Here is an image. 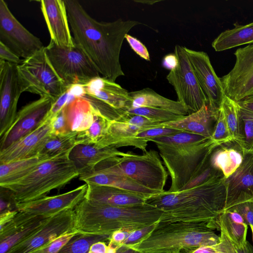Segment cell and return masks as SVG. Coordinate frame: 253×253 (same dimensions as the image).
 <instances>
[{"instance_id":"4fadbf2b","label":"cell","mask_w":253,"mask_h":253,"mask_svg":"<svg viewBox=\"0 0 253 253\" xmlns=\"http://www.w3.org/2000/svg\"><path fill=\"white\" fill-rule=\"evenodd\" d=\"M0 42L23 59L45 47L17 20L3 0H0Z\"/></svg>"},{"instance_id":"f907efd6","label":"cell","mask_w":253,"mask_h":253,"mask_svg":"<svg viewBox=\"0 0 253 253\" xmlns=\"http://www.w3.org/2000/svg\"><path fill=\"white\" fill-rule=\"evenodd\" d=\"M221 232V247L217 253H235L233 245L225 233Z\"/></svg>"},{"instance_id":"ee69618b","label":"cell","mask_w":253,"mask_h":253,"mask_svg":"<svg viewBox=\"0 0 253 253\" xmlns=\"http://www.w3.org/2000/svg\"><path fill=\"white\" fill-rule=\"evenodd\" d=\"M78 233L74 232L64 235L50 244L30 253H58L61 248Z\"/></svg>"},{"instance_id":"d590c367","label":"cell","mask_w":253,"mask_h":253,"mask_svg":"<svg viewBox=\"0 0 253 253\" xmlns=\"http://www.w3.org/2000/svg\"><path fill=\"white\" fill-rule=\"evenodd\" d=\"M221 107L233 140L241 147L243 139L241 129L239 106L237 102L225 95L223 100Z\"/></svg>"},{"instance_id":"d4e9b609","label":"cell","mask_w":253,"mask_h":253,"mask_svg":"<svg viewBox=\"0 0 253 253\" xmlns=\"http://www.w3.org/2000/svg\"><path fill=\"white\" fill-rule=\"evenodd\" d=\"M217 119L207 105L198 111L185 116L180 120L161 123V126L211 138Z\"/></svg>"},{"instance_id":"4dcf8cb0","label":"cell","mask_w":253,"mask_h":253,"mask_svg":"<svg viewBox=\"0 0 253 253\" xmlns=\"http://www.w3.org/2000/svg\"><path fill=\"white\" fill-rule=\"evenodd\" d=\"M233 25V28L221 32L212 42V47L216 51L253 44V22L246 25L235 23Z\"/></svg>"},{"instance_id":"836d02e7","label":"cell","mask_w":253,"mask_h":253,"mask_svg":"<svg viewBox=\"0 0 253 253\" xmlns=\"http://www.w3.org/2000/svg\"><path fill=\"white\" fill-rule=\"evenodd\" d=\"M78 133L71 131L62 135L51 134L39 155L48 159L69 156L72 150L77 145L76 137Z\"/></svg>"},{"instance_id":"603a6c76","label":"cell","mask_w":253,"mask_h":253,"mask_svg":"<svg viewBox=\"0 0 253 253\" xmlns=\"http://www.w3.org/2000/svg\"><path fill=\"white\" fill-rule=\"evenodd\" d=\"M125 153L111 147L100 148L96 144H78L72 150L69 158L81 175L91 173L102 161L114 156H122Z\"/></svg>"},{"instance_id":"f5cc1de1","label":"cell","mask_w":253,"mask_h":253,"mask_svg":"<svg viewBox=\"0 0 253 253\" xmlns=\"http://www.w3.org/2000/svg\"><path fill=\"white\" fill-rule=\"evenodd\" d=\"M177 58L174 53L166 55L164 58L163 64L165 68L171 70L177 66Z\"/></svg>"},{"instance_id":"7bdbcfd3","label":"cell","mask_w":253,"mask_h":253,"mask_svg":"<svg viewBox=\"0 0 253 253\" xmlns=\"http://www.w3.org/2000/svg\"><path fill=\"white\" fill-rule=\"evenodd\" d=\"M0 187V214L18 211V204L13 193L6 188Z\"/></svg>"},{"instance_id":"9f6ffc18","label":"cell","mask_w":253,"mask_h":253,"mask_svg":"<svg viewBox=\"0 0 253 253\" xmlns=\"http://www.w3.org/2000/svg\"><path fill=\"white\" fill-rule=\"evenodd\" d=\"M232 245L234 248L235 253H253V247L247 241L246 245L243 248H240L233 244Z\"/></svg>"},{"instance_id":"816d5d0a","label":"cell","mask_w":253,"mask_h":253,"mask_svg":"<svg viewBox=\"0 0 253 253\" xmlns=\"http://www.w3.org/2000/svg\"><path fill=\"white\" fill-rule=\"evenodd\" d=\"M221 241L218 244L201 247L198 248L189 253H217L221 247Z\"/></svg>"},{"instance_id":"d6a6232c","label":"cell","mask_w":253,"mask_h":253,"mask_svg":"<svg viewBox=\"0 0 253 253\" xmlns=\"http://www.w3.org/2000/svg\"><path fill=\"white\" fill-rule=\"evenodd\" d=\"M51 217L36 215L30 221L16 227L6 234L0 237V253H6L12 248L25 240Z\"/></svg>"},{"instance_id":"d6986e66","label":"cell","mask_w":253,"mask_h":253,"mask_svg":"<svg viewBox=\"0 0 253 253\" xmlns=\"http://www.w3.org/2000/svg\"><path fill=\"white\" fill-rule=\"evenodd\" d=\"M224 211L243 203L253 201V152L243 150V160L237 170L225 179Z\"/></svg>"},{"instance_id":"7dc6e473","label":"cell","mask_w":253,"mask_h":253,"mask_svg":"<svg viewBox=\"0 0 253 253\" xmlns=\"http://www.w3.org/2000/svg\"><path fill=\"white\" fill-rule=\"evenodd\" d=\"M125 39L132 49L140 57L147 61H150V55L146 47L137 39L126 34Z\"/></svg>"},{"instance_id":"4316f807","label":"cell","mask_w":253,"mask_h":253,"mask_svg":"<svg viewBox=\"0 0 253 253\" xmlns=\"http://www.w3.org/2000/svg\"><path fill=\"white\" fill-rule=\"evenodd\" d=\"M129 95L131 99L130 108L145 107L165 110L182 116L189 114L188 109L177 101L166 98L148 87L130 92Z\"/></svg>"},{"instance_id":"8992f818","label":"cell","mask_w":253,"mask_h":253,"mask_svg":"<svg viewBox=\"0 0 253 253\" xmlns=\"http://www.w3.org/2000/svg\"><path fill=\"white\" fill-rule=\"evenodd\" d=\"M79 173L69 156L47 160L24 177L3 187L13 194L18 204L37 200L50 191L60 188Z\"/></svg>"},{"instance_id":"9a60e30c","label":"cell","mask_w":253,"mask_h":253,"mask_svg":"<svg viewBox=\"0 0 253 253\" xmlns=\"http://www.w3.org/2000/svg\"><path fill=\"white\" fill-rule=\"evenodd\" d=\"M234 54V66L220 79L225 95L238 102L253 94V44L238 48Z\"/></svg>"},{"instance_id":"484cf974","label":"cell","mask_w":253,"mask_h":253,"mask_svg":"<svg viewBox=\"0 0 253 253\" xmlns=\"http://www.w3.org/2000/svg\"><path fill=\"white\" fill-rule=\"evenodd\" d=\"M243 160V150L235 141L216 146L210 158L211 164L220 170L225 178L232 175Z\"/></svg>"},{"instance_id":"c3c4849f","label":"cell","mask_w":253,"mask_h":253,"mask_svg":"<svg viewBox=\"0 0 253 253\" xmlns=\"http://www.w3.org/2000/svg\"><path fill=\"white\" fill-rule=\"evenodd\" d=\"M0 60L15 64H20L23 60L0 42Z\"/></svg>"},{"instance_id":"6da1fadb","label":"cell","mask_w":253,"mask_h":253,"mask_svg":"<svg viewBox=\"0 0 253 253\" xmlns=\"http://www.w3.org/2000/svg\"><path fill=\"white\" fill-rule=\"evenodd\" d=\"M75 44L80 46L101 77L115 82L125 76L120 61L125 36L141 23L121 18L112 22L92 18L77 0H64Z\"/></svg>"},{"instance_id":"11a10c76","label":"cell","mask_w":253,"mask_h":253,"mask_svg":"<svg viewBox=\"0 0 253 253\" xmlns=\"http://www.w3.org/2000/svg\"><path fill=\"white\" fill-rule=\"evenodd\" d=\"M107 250L108 245L106 242H99L91 247L88 253H107Z\"/></svg>"},{"instance_id":"680465c9","label":"cell","mask_w":253,"mask_h":253,"mask_svg":"<svg viewBox=\"0 0 253 253\" xmlns=\"http://www.w3.org/2000/svg\"><path fill=\"white\" fill-rule=\"evenodd\" d=\"M249 226H250V228H251V231H252V235H253V226H252V225H250Z\"/></svg>"},{"instance_id":"681fc988","label":"cell","mask_w":253,"mask_h":253,"mask_svg":"<svg viewBox=\"0 0 253 253\" xmlns=\"http://www.w3.org/2000/svg\"><path fill=\"white\" fill-rule=\"evenodd\" d=\"M126 237V232L125 230H117L111 235L108 245L118 248L122 246Z\"/></svg>"},{"instance_id":"7402d4cb","label":"cell","mask_w":253,"mask_h":253,"mask_svg":"<svg viewBox=\"0 0 253 253\" xmlns=\"http://www.w3.org/2000/svg\"><path fill=\"white\" fill-rule=\"evenodd\" d=\"M51 121L45 120L35 130L0 151V164L39 154L51 135Z\"/></svg>"},{"instance_id":"6f0895ef","label":"cell","mask_w":253,"mask_h":253,"mask_svg":"<svg viewBox=\"0 0 253 253\" xmlns=\"http://www.w3.org/2000/svg\"><path fill=\"white\" fill-rule=\"evenodd\" d=\"M116 253H141L128 247L122 246L118 248Z\"/></svg>"},{"instance_id":"1f68e13d","label":"cell","mask_w":253,"mask_h":253,"mask_svg":"<svg viewBox=\"0 0 253 253\" xmlns=\"http://www.w3.org/2000/svg\"><path fill=\"white\" fill-rule=\"evenodd\" d=\"M50 159L37 155L0 166V186L9 184L26 176L42 163Z\"/></svg>"},{"instance_id":"f35d334b","label":"cell","mask_w":253,"mask_h":253,"mask_svg":"<svg viewBox=\"0 0 253 253\" xmlns=\"http://www.w3.org/2000/svg\"><path fill=\"white\" fill-rule=\"evenodd\" d=\"M239 115L243 139L241 147L244 151L253 152V113L239 107Z\"/></svg>"},{"instance_id":"5b68a950","label":"cell","mask_w":253,"mask_h":253,"mask_svg":"<svg viewBox=\"0 0 253 253\" xmlns=\"http://www.w3.org/2000/svg\"><path fill=\"white\" fill-rule=\"evenodd\" d=\"M220 241L207 223L159 221L150 233L128 247L141 253H189Z\"/></svg>"},{"instance_id":"f1b7e54d","label":"cell","mask_w":253,"mask_h":253,"mask_svg":"<svg viewBox=\"0 0 253 253\" xmlns=\"http://www.w3.org/2000/svg\"><path fill=\"white\" fill-rule=\"evenodd\" d=\"M79 178L85 183L114 187L149 196L160 193L147 189L129 178L117 174L93 171L79 175Z\"/></svg>"},{"instance_id":"ba28073f","label":"cell","mask_w":253,"mask_h":253,"mask_svg":"<svg viewBox=\"0 0 253 253\" xmlns=\"http://www.w3.org/2000/svg\"><path fill=\"white\" fill-rule=\"evenodd\" d=\"M45 50L51 65L67 87L85 84L100 76L87 55L76 44L64 47L50 41Z\"/></svg>"},{"instance_id":"52a82bcc","label":"cell","mask_w":253,"mask_h":253,"mask_svg":"<svg viewBox=\"0 0 253 253\" xmlns=\"http://www.w3.org/2000/svg\"><path fill=\"white\" fill-rule=\"evenodd\" d=\"M160 158L159 153L153 149L141 155L128 151L122 156L102 161L93 171L125 176L147 189L161 193L165 191L169 173Z\"/></svg>"},{"instance_id":"83f0119b","label":"cell","mask_w":253,"mask_h":253,"mask_svg":"<svg viewBox=\"0 0 253 253\" xmlns=\"http://www.w3.org/2000/svg\"><path fill=\"white\" fill-rule=\"evenodd\" d=\"M64 108L71 131L80 132L86 130L94 121L96 110L80 96L73 95Z\"/></svg>"},{"instance_id":"5bb4252c","label":"cell","mask_w":253,"mask_h":253,"mask_svg":"<svg viewBox=\"0 0 253 253\" xmlns=\"http://www.w3.org/2000/svg\"><path fill=\"white\" fill-rule=\"evenodd\" d=\"M23 86L18 65L0 60V137L9 129L17 115Z\"/></svg>"},{"instance_id":"60d3db41","label":"cell","mask_w":253,"mask_h":253,"mask_svg":"<svg viewBox=\"0 0 253 253\" xmlns=\"http://www.w3.org/2000/svg\"><path fill=\"white\" fill-rule=\"evenodd\" d=\"M180 131H183L161 126L142 130L136 135V137L148 142L151 139L172 135Z\"/></svg>"},{"instance_id":"cb8c5ba5","label":"cell","mask_w":253,"mask_h":253,"mask_svg":"<svg viewBox=\"0 0 253 253\" xmlns=\"http://www.w3.org/2000/svg\"><path fill=\"white\" fill-rule=\"evenodd\" d=\"M85 198L97 203L115 206H126L143 204L148 195L114 187L86 183Z\"/></svg>"},{"instance_id":"2e32d148","label":"cell","mask_w":253,"mask_h":253,"mask_svg":"<svg viewBox=\"0 0 253 253\" xmlns=\"http://www.w3.org/2000/svg\"><path fill=\"white\" fill-rule=\"evenodd\" d=\"M74 210L64 211L53 215L34 234L6 253H30L64 235L77 232L75 229Z\"/></svg>"},{"instance_id":"b9f144b4","label":"cell","mask_w":253,"mask_h":253,"mask_svg":"<svg viewBox=\"0 0 253 253\" xmlns=\"http://www.w3.org/2000/svg\"><path fill=\"white\" fill-rule=\"evenodd\" d=\"M64 107L50 120L52 135H62L71 132Z\"/></svg>"},{"instance_id":"ffe728a7","label":"cell","mask_w":253,"mask_h":253,"mask_svg":"<svg viewBox=\"0 0 253 253\" xmlns=\"http://www.w3.org/2000/svg\"><path fill=\"white\" fill-rule=\"evenodd\" d=\"M87 189L85 183L64 193L19 204L18 209L30 214L52 216L64 211L74 210L85 198Z\"/></svg>"},{"instance_id":"db71d44e","label":"cell","mask_w":253,"mask_h":253,"mask_svg":"<svg viewBox=\"0 0 253 253\" xmlns=\"http://www.w3.org/2000/svg\"><path fill=\"white\" fill-rule=\"evenodd\" d=\"M240 107L253 113V94L237 102Z\"/></svg>"},{"instance_id":"277c9868","label":"cell","mask_w":253,"mask_h":253,"mask_svg":"<svg viewBox=\"0 0 253 253\" xmlns=\"http://www.w3.org/2000/svg\"><path fill=\"white\" fill-rule=\"evenodd\" d=\"M74 211L76 231L109 235L120 229L128 232L154 224L163 214L162 211L146 203L115 206L86 198Z\"/></svg>"},{"instance_id":"ac0fdd59","label":"cell","mask_w":253,"mask_h":253,"mask_svg":"<svg viewBox=\"0 0 253 253\" xmlns=\"http://www.w3.org/2000/svg\"><path fill=\"white\" fill-rule=\"evenodd\" d=\"M184 47L200 86L207 99L209 108L217 118L225 96L220 79L215 74L206 52Z\"/></svg>"},{"instance_id":"e0dca14e","label":"cell","mask_w":253,"mask_h":253,"mask_svg":"<svg viewBox=\"0 0 253 253\" xmlns=\"http://www.w3.org/2000/svg\"><path fill=\"white\" fill-rule=\"evenodd\" d=\"M55 99L41 97L23 106L17 113L12 125L0 140V151L38 128L45 120Z\"/></svg>"},{"instance_id":"ab89813d","label":"cell","mask_w":253,"mask_h":253,"mask_svg":"<svg viewBox=\"0 0 253 253\" xmlns=\"http://www.w3.org/2000/svg\"><path fill=\"white\" fill-rule=\"evenodd\" d=\"M211 139L217 146L234 141L222 107L216 121Z\"/></svg>"},{"instance_id":"9c48e42d","label":"cell","mask_w":253,"mask_h":253,"mask_svg":"<svg viewBox=\"0 0 253 253\" xmlns=\"http://www.w3.org/2000/svg\"><path fill=\"white\" fill-rule=\"evenodd\" d=\"M24 92L49 96L55 100L68 88L46 54L45 47L18 65Z\"/></svg>"},{"instance_id":"30bf717a","label":"cell","mask_w":253,"mask_h":253,"mask_svg":"<svg viewBox=\"0 0 253 253\" xmlns=\"http://www.w3.org/2000/svg\"><path fill=\"white\" fill-rule=\"evenodd\" d=\"M174 54L177 58V65L170 70L167 79L176 93L177 101L188 109L189 114L196 112L204 106L208 105L207 99L195 75L185 47L176 45Z\"/></svg>"},{"instance_id":"44dd1931","label":"cell","mask_w":253,"mask_h":253,"mask_svg":"<svg viewBox=\"0 0 253 253\" xmlns=\"http://www.w3.org/2000/svg\"><path fill=\"white\" fill-rule=\"evenodd\" d=\"M40 2L50 41L59 46H74L75 42L64 0H42Z\"/></svg>"},{"instance_id":"3957f363","label":"cell","mask_w":253,"mask_h":253,"mask_svg":"<svg viewBox=\"0 0 253 253\" xmlns=\"http://www.w3.org/2000/svg\"><path fill=\"white\" fill-rule=\"evenodd\" d=\"M171 180L169 192L183 189L208 165L217 146L211 138L186 131L151 139Z\"/></svg>"},{"instance_id":"7c38bea8","label":"cell","mask_w":253,"mask_h":253,"mask_svg":"<svg viewBox=\"0 0 253 253\" xmlns=\"http://www.w3.org/2000/svg\"><path fill=\"white\" fill-rule=\"evenodd\" d=\"M161 124L141 116L125 112L119 119L111 121L104 136L96 144L100 148L133 146L144 152L148 142L136 138L141 131L161 126Z\"/></svg>"},{"instance_id":"74e56055","label":"cell","mask_w":253,"mask_h":253,"mask_svg":"<svg viewBox=\"0 0 253 253\" xmlns=\"http://www.w3.org/2000/svg\"><path fill=\"white\" fill-rule=\"evenodd\" d=\"M125 112L146 117L160 123L176 121L185 116L165 110L145 107L130 108Z\"/></svg>"},{"instance_id":"8d00e7d4","label":"cell","mask_w":253,"mask_h":253,"mask_svg":"<svg viewBox=\"0 0 253 253\" xmlns=\"http://www.w3.org/2000/svg\"><path fill=\"white\" fill-rule=\"evenodd\" d=\"M110 122L96 111L94 121L91 126L86 130L78 133L77 145L97 143L105 135Z\"/></svg>"},{"instance_id":"f546056e","label":"cell","mask_w":253,"mask_h":253,"mask_svg":"<svg viewBox=\"0 0 253 253\" xmlns=\"http://www.w3.org/2000/svg\"><path fill=\"white\" fill-rule=\"evenodd\" d=\"M216 225L234 245L243 248L246 245L248 225L237 211L231 209L223 211L219 215Z\"/></svg>"},{"instance_id":"f6af8a7d","label":"cell","mask_w":253,"mask_h":253,"mask_svg":"<svg viewBox=\"0 0 253 253\" xmlns=\"http://www.w3.org/2000/svg\"><path fill=\"white\" fill-rule=\"evenodd\" d=\"M158 222L150 226L126 232V237L122 246L128 247L137 243L150 233L154 229Z\"/></svg>"},{"instance_id":"7a4b0ae2","label":"cell","mask_w":253,"mask_h":253,"mask_svg":"<svg viewBox=\"0 0 253 253\" xmlns=\"http://www.w3.org/2000/svg\"><path fill=\"white\" fill-rule=\"evenodd\" d=\"M225 178H212L175 192L152 195L145 203L163 211L160 221L205 222L214 230L226 201Z\"/></svg>"},{"instance_id":"8fae6325","label":"cell","mask_w":253,"mask_h":253,"mask_svg":"<svg viewBox=\"0 0 253 253\" xmlns=\"http://www.w3.org/2000/svg\"><path fill=\"white\" fill-rule=\"evenodd\" d=\"M73 89L75 96L85 99L100 112L111 108L125 112L131 106L129 92L119 84L101 76L85 84L75 86Z\"/></svg>"},{"instance_id":"bcb514c9","label":"cell","mask_w":253,"mask_h":253,"mask_svg":"<svg viewBox=\"0 0 253 253\" xmlns=\"http://www.w3.org/2000/svg\"><path fill=\"white\" fill-rule=\"evenodd\" d=\"M228 209L232 210L238 212L243 217L248 225H252L253 226V201L239 204Z\"/></svg>"},{"instance_id":"e575fe53","label":"cell","mask_w":253,"mask_h":253,"mask_svg":"<svg viewBox=\"0 0 253 253\" xmlns=\"http://www.w3.org/2000/svg\"><path fill=\"white\" fill-rule=\"evenodd\" d=\"M111 235L78 233L58 253H88L91 247L99 242H109Z\"/></svg>"}]
</instances>
